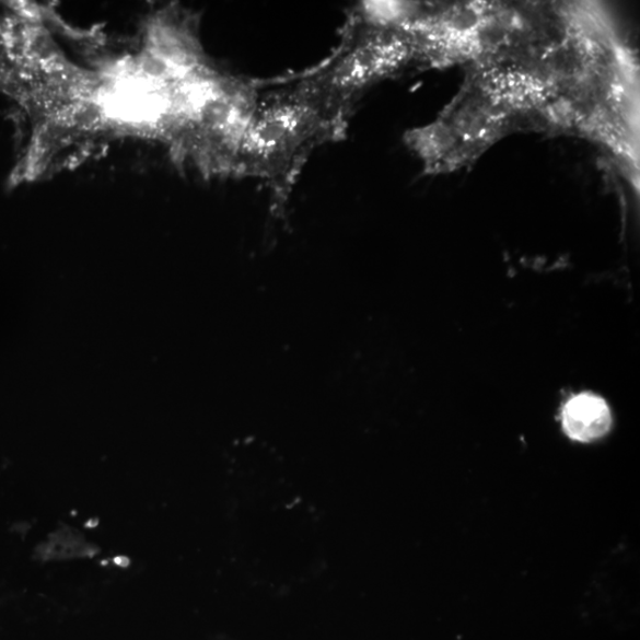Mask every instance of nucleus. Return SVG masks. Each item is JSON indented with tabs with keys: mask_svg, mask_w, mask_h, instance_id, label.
Returning a JSON list of instances; mask_svg holds the SVG:
<instances>
[{
	"mask_svg": "<svg viewBox=\"0 0 640 640\" xmlns=\"http://www.w3.org/2000/svg\"><path fill=\"white\" fill-rule=\"evenodd\" d=\"M260 83L213 71L194 92L168 144L175 160L206 177L234 176Z\"/></svg>",
	"mask_w": 640,
	"mask_h": 640,
	"instance_id": "3",
	"label": "nucleus"
},
{
	"mask_svg": "<svg viewBox=\"0 0 640 640\" xmlns=\"http://www.w3.org/2000/svg\"><path fill=\"white\" fill-rule=\"evenodd\" d=\"M612 412L605 398L583 392L568 398L561 409V426L566 435L578 443H592L612 429Z\"/></svg>",
	"mask_w": 640,
	"mask_h": 640,
	"instance_id": "4",
	"label": "nucleus"
},
{
	"mask_svg": "<svg viewBox=\"0 0 640 640\" xmlns=\"http://www.w3.org/2000/svg\"><path fill=\"white\" fill-rule=\"evenodd\" d=\"M418 61L403 27L380 23L358 7L348 14L336 49L299 79L330 116L349 130L361 97L379 82Z\"/></svg>",
	"mask_w": 640,
	"mask_h": 640,
	"instance_id": "2",
	"label": "nucleus"
},
{
	"mask_svg": "<svg viewBox=\"0 0 640 640\" xmlns=\"http://www.w3.org/2000/svg\"><path fill=\"white\" fill-rule=\"evenodd\" d=\"M95 549L92 545L71 530H62L50 535L46 543H42L34 549V560L51 561L73 558L92 557Z\"/></svg>",
	"mask_w": 640,
	"mask_h": 640,
	"instance_id": "5",
	"label": "nucleus"
},
{
	"mask_svg": "<svg viewBox=\"0 0 640 640\" xmlns=\"http://www.w3.org/2000/svg\"><path fill=\"white\" fill-rule=\"evenodd\" d=\"M299 77L264 92L260 88L242 139L233 177L255 178L269 191V211L287 218L299 178L318 148L347 137Z\"/></svg>",
	"mask_w": 640,
	"mask_h": 640,
	"instance_id": "1",
	"label": "nucleus"
}]
</instances>
